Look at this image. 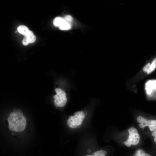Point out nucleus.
<instances>
[{
	"mask_svg": "<svg viewBox=\"0 0 156 156\" xmlns=\"http://www.w3.org/2000/svg\"><path fill=\"white\" fill-rule=\"evenodd\" d=\"M8 127L11 131L20 132L23 131L26 125V119L20 109L14 108L8 118Z\"/></svg>",
	"mask_w": 156,
	"mask_h": 156,
	"instance_id": "f257e3e1",
	"label": "nucleus"
},
{
	"mask_svg": "<svg viewBox=\"0 0 156 156\" xmlns=\"http://www.w3.org/2000/svg\"><path fill=\"white\" fill-rule=\"evenodd\" d=\"M85 117V115L82 111L75 112L73 116H70L67 121V124L72 128H76L82 124Z\"/></svg>",
	"mask_w": 156,
	"mask_h": 156,
	"instance_id": "f03ea898",
	"label": "nucleus"
},
{
	"mask_svg": "<svg viewBox=\"0 0 156 156\" xmlns=\"http://www.w3.org/2000/svg\"><path fill=\"white\" fill-rule=\"evenodd\" d=\"M129 137L123 143L127 146L129 147L131 145H136L140 141V135L137 129L134 127H131L128 129Z\"/></svg>",
	"mask_w": 156,
	"mask_h": 156,
	"instance_id": "7ed1b4c3",
	"label": "nucleus"
},
{
	"mask_svg": "<svg viewBox=\"0 0 156 156\" xmlns=\"http://www.w3.org/2000/svg\"><path fill=\"white\" fill-rule=\"evenodd\" d=\"M55 90L57 94L53 96L54 105L56 107H63L67 102L66 93L64 91L60 88H56Z\"/></svg>",
	"mask_w": 156,
	"mask_h": 156,
	"instance_id": "20e7f679",
	"label": "nucleus"
},
{
	"mask_svg": "<svg viewBox=\"0 0 156 156\" xmlns=\"http://www.w3.org/2000/svg\"><path fill=\"white\" fill-rule=\"evenodd\" d=\"M137 120L139 123V127L141 128L144 129L147 127L151 132L156 129L155 119H148L139 116L137 118Z\"/></svg>",
	"mask_w": 156,
	"mask_h": 156,
	"instance_id": "39448f33",
	"label": "nucleus"
},
{
	"mask_svg": "<svg viewBox=\"0 0 156 156\" xmlns=\"http://www.w3.org/2000/svg\"><path fill=\"white\" fill-rule=\"evenodd\" d=\"M18 31L24 36H26L29 31V28L26 26L21 25L17 28Z\"/></svg>",
	"mask_w": 156,
	"mask_h": 156,
	"instance_id": "423d86ee",
	"label": "nucleus"
},
{
	"mask_svg": "<svg viewBox=\"0 0 156 156\" xmlns=\"http://www.w3.org/2000/svg\"><path fill=\"white\" fill-rule=\"evenodd\" d=\"M25 36L26 37L29 43H33L36 40V36L31 31L29 30L27 34Z\"/></svg>",
	"mask_w": 156,
	"mask_h": 156,
	"instance_id": "0eeeda50",
	"label": "nucleus"
},
{
	"mask_svg": "<svg viewBox=\"0 0 156 156\" xmlns=\"http://www.w3.org/2000/svg\"><path fill=\"white\" fill-rule=\"evenodd\" d=\"M64 21H65L63 18L60 17H57L54 19L53 21V23L55 26L59 27Z\"/></svg>",
	"mask_w": 156,
	"mask_h": 156,
	"instance_id": "6e6552de",
	"label": "nucleus"
},
{
	"mask_svg": "<svg viewBox=\"0 0 156 156\" xmlns=\"http://www.w3.org/2000/svg\"><path fill=\"white\" fill-rule=\"evenodd\" d=\"M107 152L105 151L101 150L95 152L91 155H87L86 156H105Z\"/></svg>",
	"mask_w": 156,
	"mask_h": 156,
	"instance_id": "1a4fd4ad",
	"label": "nucleus"
},
{
	"mask_svg": "<svg viewBox=\"0 0 156 156\" xmlns=\"http://www.w3.org/2000/svg\"><path fill=\"white\" fill-rule=\"evenodd\" d=\"M71 27L70 24L65 21L59 27L62 30H67L70 29Z\"/></svg>",
	"mask_w": 156,
	"mask_h": 156,
	"instance_id": "9d476101",
	"label": "nucleus"
},
{
	"mask_svg": "<svg viewBox=\"0 0 156 156\" xmlns=\"http://www.w3.org/2000/svg\"><path fill=\"white\" fill-rule=\"evenodd\" d=\"M156 68V58H155L153 61V62L150 66L148 70L147 73L149 74L153 72Z\"/></svg>",
	"mask_w": 156,
	"mask_h": 156,
	"instance_id": "9b49d317",
	"label": "nucleus"
},
{
	"mask_svg": "<svg viewBox=\"0 0 156 156\" xmlns=\"http://www.w3.org/2000/svg\"><path fill=\"white\" fill-rule=\"evenodd\" d=\"M132 156H151V155L144 152L141 153L140 151L138 150Z\"/></svg>",
	"mask_w": 156,
	"mask_h": 156,
	"instance_id": "f8f14e48",
	"label": "nucleus"
},
{
	"mask_svg": "<svg viewBox=\"0 0 156 156\" xmlns=\"http://www.w3.org/2000/svg\"><path fill=\"white\" fill-rule=\"evenodd\" d=\"M63 18L65 22L70 24L73 21L72 17L70 15H66Z\"/></svg>",
	"mask_w": 156,
	"mask_h": 156,
	"instance_id": "ddd939ff",
	"label": "nucleus"
},
{
	"mask_svg": "<svg viewBox=\"0 0 156 156\" xmlns=\"http://www.w3.org/2000/svg\"><path fill=\"white\" fill-rule=\"evenodd\" d=\"M22 43L25 46L27 45L29 43L27 38L25 36H24V37Z\"/></svg>",
	"mask_w": 156,
	"mask_h": 156,
	"instance_id": "4468645a",
	"label": "nucleus"
},
{
	"mask_svg": "<svg viewBox=\"0 0 156 156\" xmlns=\"http://www.w3.org/2000/svg\"><path fill=\"white\" fill-rule=\"evenodd\" d=\"M151 66L150 63H148L143 68V70L144 72H147Z\"/></svg>",
	"mask_w": 156,
	"mask_h": 156,
	"instance_id": "2eb2a0df",
	"label": "nucleus"
},
{
	"mask_svg": "<svg viewBox=\"0 0 156 156\" xmlns=\"http://www.w3.org/2000/svg\"><path fill=\"white\" fill-rule=\"evenodd\" d=\"M151 135L153 137H154V141L155 143H156V129L152 132Z\"/></svg>",
	"mask_w": 156,
	"mask_h": 156,
	"instance_id": "dca6fc26",
	"label": "nucleus"
},
{
	"mask_svg": "<svg viewBox=\"0 0 156 156\" xmlns=\"http://www.w3.org/2000/svg\"><path fill=\"white\" fill-rule=\"evenodd\" d=\"M15 32L16 33H17L16 31H15Z\"/></svg>",
	"mask_w": 156,
	"mask_h": 156,
	"instance_id": "f3484780",
	"label": "nucleus"
}]
</instances>
